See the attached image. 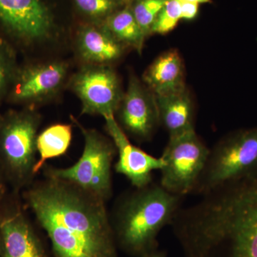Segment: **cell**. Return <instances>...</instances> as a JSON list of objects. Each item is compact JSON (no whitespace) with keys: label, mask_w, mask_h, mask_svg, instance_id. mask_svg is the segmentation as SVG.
I'll use <instances>...</instances> for the list:
<instances>
[{"label":"cell","mask_w":257,"mask_h":257,"mask_svg":"<svg viewBox=\"0 0 257 257\" xmlns=\"http://www.w3.org/2000/svg\"><path fill=\"white\" fill-rule=\"evenodd\" d=\"M56 257H116L106 202L68 181L44 177L22 192Z\"/></svg>","instance_id":"6da1fadb"},{"label":"cell","mask_w":257,"mask_h":257,"mask_svg":"<svg viewBox=\"0 0 257 257\" xmlns=\"http://www.w3.org/2000/svg\"><path fill=\"white\" fill-rule=\"evenodd\" d=\"M176 224L192 257H257V173L203 194Z\"/></svg>","instance_id":"7a4b0ae2"},{"label":"cell","mask_w":257,"mask_h":257,"mask_svg":"<svg viewBox=\"0 0 257 257\" xmlns=\"http://www.w3.org/2000/svg\"><path fill=\"white\" fill-rule=\"evenodd\" d=\"M136 189L119 200L110 218L116 242L142 256L153 249L161 229L172 223L181 197L152 183Z\"/></svg>","instance_id":"3957f363"},{"label":"cell","mask_w":257,"mask_h":257,"mask_svg":"<svg viewBox=\"0 0 257 257\" xmlns=\"http://www.w3.org/2000/svg\"><path fill=\"white\" fill-rule=\"evenodd\" d=\"M41 116L34 108L0 114V167L12 190L23 192L35 182L37 138Z\"/></svg>","instance_id":"277c9868"},{"label":"cell","mask_w":257,"mask_h":257,"mask_svg":"<svg viewBox=\"0 0 257 257\" xmlns=\"http://www.w3.org/2000/svg\"><path fill=\"white\" fill-rule=\"evenodd\" d=\"M71 120L82 132L84 150L79 160L67 168H57L45 164L44 177L64 179L92 193L107 202L112 196L111 167L117 153L112 140L94 128L84 127L73 116Z\"/></svg>","instance_id":"5b68a950"},{"label":"cell","mask_w":257,"mask_h":257,"mask_svg":"<svg viewBox=\"0 0 257 257\" xmlns=\"http://www.w3.org/2000/svg\"><path fill=\"white\" fill-rule=\"evenodd\" d=\"M257 173V127L229 134L209 152L194 191L204 194L212 189Z\"/></svg>","instance_id":"8992f818"},{"label":"cell","mask_w":257,"mask_h":257,"mask_svg":"<svg viewBox=\"0 0 257 257\" xmlns=\"http://www.w3.org/2000/svg\"><path fill=\"white\" fill-rule=\"evenodd\" d=\"M209 152L195 130L170 138L161 157L165 164L160 185L180 197L194 191Z\"/></svg>","instance_id":"52a82bcc"},{"label":"cell","mask_w":257,"mask_h":257,"mask_svg":"<svg viewBox=\"0 0 257 257\" xmlns=\"http://www.w3.org/2000/svg\"><path fill=\"white\" fill-rule=\"evenodd\" d=\"M0 28L12 41L30 46L52 38L57 24L47 0H0Z\"/></svg>","instance_id":"ba28073f"},{"label":"cell","mask_w":257,"mask_h":257,"mask_svg":"<svg viewBox=\"0 0 257 257\" xmlns=\"http://www.w3.org/2000/svg\"><path fill=\"white\" fill-rule=\"evenodd\" d=\"M69 87L82 102V114L114 115L122 99L117 74L109 65L85 64L72 76Z\"/></svg>","instance_id":"9c48e42d"},{"label":"cell","mask_w":257,"mask_h":257,"mask_svg":"<svg viewBox=\"0 0 257 257\" xmlns=\"http://www.w3.org/2000/svg\"><path fill=\"white\" fill-rule=\"evenodd\" d=\"M27 211L22 193L11 190L0 199V257H47Z\"/></svg>","instance_id":"30bf717a"},{"label":"cell","mask_w":257,"mask_h":257,"mask_svg":"<svg viewBox=\"0 0 257 257\" xmlns=\"http://www.w3.org/2000/svg\"><path fill=\"white\" fill-rule=\"evenodd\" d=\"M67 70L68 65L63 62L19 65L7 96V101L34 108L37 104L50 100L62 89Z\"/></svg>","instance_id":"8fae6325"},{"label":"cell","mask_w":257,"mask_h":257,"mask_svg":"<svg viewBox=\"0 0 257 257\" xmlns=\"http://www.w3.org/2000/svg\"><path fill=\"white\" fill-rule=\"evenodd\" d=\"M115 114L123 131L140 141L151 138L160 122L155 95L135 75L130 77Z\"/></svg>","instance_id":"7c38bea8"},{"label":"cell","mask_w":257,"mask_h":257,"mask_svg":"<svg viewBox=\"0 0 257 257\" xmlns=\"http://www.w3.org/2000/svg\"><path fill=\"white\" fill-rule=\"evenodd\" d=\"M104 118L106 131L119 155V159L114 165L116 172L125 176L136 188L151 184L152 172L162 170L165 164L163 160L149 155L130 143L114 115Z\"/></svg>","instance_id":"4fadbf2b"},{"label":"cell","mask_w":257,"mask_h":257,"mask_svg":"<svg viewBox=\"0 0 257 257\" xmlns=\"http://www.w3.org/2000/svg\"><path fill=\"white\" fill-rule=\"evenodd\" d=\"M77 47L85 64L109 65L119 60L125 47L115 40L103 23L88 22L77 32Z\"/></svg>","instance_id":"5bb4252c"},{"label":"cell","mask_w":257,"mask_h":257,"mask_svg":"<svg viewBox=\"0 0 257 257\" xmlns=\"http://www.w3.org/2000/svg\"><path fill=\"white\" fill-rule=\"evenodd\" d=\"M143 79L155 96L185 89L184 63L179 52L171 50L159 56L145 71Z\"/></svg>","instance_id":"9a60e30c"},{"label":"cell","mask_w":257,"mask_h":257,"mask_svg":"<svg viewBox=\"0 0 257 257\" xmlns=\"http://www.w3.org/2000/svg\"><path fill=\"white\" fill-rule=\"evenodd\" d=\"M155 99L160 121L170 134V138L194 130V103L187 88L173 94L155 96Z\"/></svg>","instance_id":"2e32d148"},{"label":"cell","mask_w":257,"mask_h":257,"mask_svg":"<svg viewBox=\"0 0 257 257\" xmlns=\"http://www.w3.org/2000/svg\"><path fill=\"white\" fill-rule=\"evenodd\" d=\"M103 23L115 40L123 46L132 47L140 53L142 52L146 37L134 16L130 4L116 10Z\"/></svg>","instance_id":"e0dca14e"},{"label":"cell","mask_w":257,"mask_h":257,"mask_svg":"<svg viewBox=\"0 0 257 257\" xmlns=\"http://www.w3.org/2000/svg\"><path fill=\"white\" fill-rule=\"evenodd\" d=\"M72 138L71 124L51 125L39 134L37 138V150L40 154L35 167V173L42 170L47 160L64 155L68 150Z\"/></svg>","instance_id":"ac0fdd59"},{"label":"cell","mask_w":257,"mask_h":257,"mask_svg":"<svg viewBox=\"0 0 257 257\" xmlns=\"http://www.w3.org/2000/svg\"><path fill=\"white\" fill-rule=\"evenodd\" d=\"M18 66L15 47L0 37V104L6 99Z\"/></svg>","instance_id":"d6986e66"},{"label":"cell","mask_w":257,"mask_h":257,"mask_svg":"<svg viewBox=\"0 0 257 257\" xmlns=\"http://www.w3.org/2000/svg\"><path fill=\"white\" fill-rule=\"evenodd\" d=\"M77 11L93 23H103L126 5L121 0H72Z\"/></svg>","instance_id":"ffe728a7"},{"label":"cell","mask_w":257,"mask_h":257,"mask_svg":"<svg viewBox=\"0 0 257 257\" xmlns=\"http://www.w3.org/2000/svg\"><path fill=\"white\" fill-rule=\"evenodd\" d=\"M167 0H133L130 4L134 16L145 37L151 35L152 25Z\"/></svg>","instance_id":"44dd1931"},{"label":"cell","mask_w":257,"mask_h":257,"mask_svg":"<svg viewBox=\"0 0 257 257\" xmlns=\"http://www.w3.org/2000/svg\"><path fill=\"white\" fill-rule=\"evenodd\" d=\"M182 15V0H167L152 25L151 34L165 35L178 25Z\"/></svg>","instance_id":"7402d4cb"},{"label":"cell","mask_w":257,"mask_h":257,"mask_svg":"<svg viewBox=\"0 0 257 257\" xmlns=\"http://www.w3.org/2000/svg\"><path fill=\"white\" fill-rule=\"evenodd\" d=\"M199 5L197 3L182 0V20H192L197 17L199 13Z\"/></svg>","instance_id":"603a6c76"},{"label":"cell","mask_w":257,"mask_h":257,"mask_svg":"<svg viewBox=\"0 0 257 257\" xmlns=\"http://www.w3.org/2000/svg\"><path fill=\"white\" fill-rule=\"evenodd\" d=\"M8 184L5 179L4 174L0 167V199H3L6 195L7 193L9 192L8 189Z\"/></svg>","instance_id":"cb8c5ba5"},{"label":"cell","mask_w":257,"mask_h":257,"mask_svg":"<svg viewBox=\"0 0 257 257\" xmlns=\"http://www.w3.org/2000/svg\"><path fill=\"white\" fill-rule=\"evenodd\" d=\"M142 257H165L163 253L159 252V251H155L152 249L151 251H148V252L144 253L142 255Z\"/></svg>","instance_id":"d4e9b609"},{"label":"cell","mask_w":257,"mask_h":257,"mask_svg":"<svg viewBox=\"0 0 257 257\" xmlns=\"http://www.w3.org/2000/svg\"><path fill=\"white\" fill-rule=\"evenodd\" d=\"M184 1L190 2V3H197V4H206L211 3V0H184Z\"/></svg>","instance_id":"484cf974"},{"label":"cell","mask_w":257,"mask_h":257,"mask_svg":"<svg viewBox=\"0 0 257 257\" xmlns=\"http://www.w3.org/2000/svg\"><path fill=\"white\" fill-rule=\"evenodd\" d=\"M125 5H130L133 3V0H121Z\"/></svg>","instance_id":"4316f807"},{"label":"cell","mask_w":257,"mask_h":257,"mask_svg":"<svg viewBox=\"0 0 257 257\" xmlns=\"http://www.w3.org/2000/svg\"><path fill=\"white\" fill-rule=\"evenodd\" d=\"M2 251H3V241H2L1 236H0V256H1Z\"/></svg>","instance_id":"83f0119b"}]
</instances>
